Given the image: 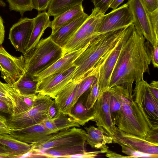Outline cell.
Masks as SVG:
<instances>
[{
  "label": "cell",
  "mask_w": 158,
  "mask_h": 158,
  "mask_svg": "<svg viewBox=\"0 0 158 158\" xmlns=\"http://www.w3.org/2000/svg\"><path fill=\"white\" fill-rule=\"evenodd\" d=\"M0 99L6 102L12 110V104L4 83L0 81Z\"/></svg>",
  "instance_id": "obj_38"
},
{
  "label": "cell",
  "mask_w": 158,
  "mask_h": 158,
  "mask_svg": "<svg viewBox=\"0 0 158 158\" xmlns=\"http://www.w3.org/2000/svg\"><path fill=\"white\" fill-rule=\"evenodd\" d=\"M41 123L53 133L72 127H80V125L68 115L60 112L53 118L47 119Z\"/></svg>",
  "instance_id": "obj_27"
},
{
  "label": "cell",
  "mask_w": 158,
  "mask_h": 158,
  "mask_svg": "<svg viewBox=\"0 0 158 158\" xmlns=\"http://www.w3.org/2000/svg\"><path fill=\"white\" fill-rule=\"evenodd\" d=\"M80 81H71L54 99L56 107L59 112L69 114L74 106L73 101Z\"/></svg>",
  "instance_id": "obj_18"
},
{
  "label": "cell",
  "mask_w": 158,
  "mask_h": 158,
  "mask_svg": "<svg viewBox=\"0 0 158 158\" xmlns=\"http://www.w3.org/2000/svg\"><path fill=\"white\" fill-rule=\"evenodd\" d=\"M12 158V157L10 156L7 155L0 154V158Z\"/></svg>",
  "instance_id": "obj_50"
},
{
  "label": "cell",
  "mask_w": 158,
  "mask_h": 158,
  "mask_svg": "<svg viewBox=\"0 0 158 158\" xmlns=\"http://www.w3.org/2000/svg\"><path fill=\"white\" fill-rule=\"evenodd\" d=\"M133 99L144 110L150 119L158 121V100L152 93L148 84L143 79L135 82Z\"/></svg>",
  "instance_id": "obj_14"
},
{
  "label": "cell",
  "mask_w": 158,
  "mask_h": 158,
  "mask_svg": "<svg viewBox=\"0 0 158 158\" xmlns=\"http://www.w3.org/2000/svg\"><path fill=\"white\" fill-rule=\"evenodd\" d=\"M89 15L85 13L72 22L59 29L56 32L50 35L52 40L62 48L76 32Z\"/></svg>",
  "instance_id": "obj_22"
},
{
  "label": "cell",
  "mask_w": 158,
  "mask_h": 158,
  "mask_svg": "<svg viewBox=\"0 0 158 158\" xmlns=\"http://www.w3.org/2000/svg\"><path fill=\"white\" fill-rule=\"evenodd\" d=\"M59 112L57 110L54 100L50 107L48 113V118L50 119L53 118Z\"/></svg>",
  "instance_id": "obj_45"
},
{
  "label": "cell",
  "mask_w": 158,
  "mask_h": 158,
  "mask_svg": "<svg viewBox=\"0 0 158 158\" xmlns=\"http://www.w3.org/2000/svg\"><path fill=\"white\" fill-rule=\"evenodd\" d=\"M38 81L34 76L23 74L16 81L10 85L18 94L26 96L33 95L37 94L36 89Z\"/></svg>",
  "instance_id": "obj_29"
},
{
  "label": "cell",
  "mask_w": 158,
  "mask_h": 158,
  "mask_svg": "<svg viewBox=\"0 0 158 158\" xmlns=\"http://www.w3.org/2000/svg\"><path fill=\"white\" fill-rule=\"evenodd\" d=\"M151 62L155 68L158 67V44L152 47L151 49Z\"/></svg>",
  "instance_id": "obj_39"
},
{
  "label": "cell",
  "mask_w": 158,
  "mask_h": 158,
  "mask_svg": "<svg viewBox=\"0 0 158 158\" xmlns=\"http://www.w3.org/2000/svg\"><path fill=\"white\" fill-rule=\"evenodd\" d=\"M109 89L110 113L114 125L125 132L145 139L152 123L133 99V90L119 85Z\"/></svg>",
  "instance_id": "obj_2"
},
{
  "label": "cell",
  "mask_w": 158,
  "mask_h": 158,
  "mask_svg": "<svg viewBox=\"0 0 158 158\" xmlns=\"http://www.w3.org/2000/svg\"><path fill=\"white\" fill-rule=\"evenodd\" d=\"M106 153V156L109 158H130L129 156H124L109 150Z\"/></svg>",
  "instance_id": "obj_47"
},
{
  "label": "cell",
  "mask_w": 158,
  "mask_h": 158,
  "mask_svg": "<svg viewBox=\"0 0 158 158\" xmlns=\"http://www.w3.org/2000/svg\"><path fill=\"white\" fill-rule=\"evenodd\" d=\"M76 69L73 65L61 72L52 74L39 80L36 92L54 99L58 94L72 81Z\"/></svg>",
  "instance_id": "obj_10"
},
{
  "label": "cell",
  "mask_w": 158,
  "mask_h": 158,
  "mask_svg": "<svg viewBox=\"0 0 158 158\" xmlns=\"http://www.w3.org/2000/svg\"><path fill=\"white\" fill-rule=\"evenodd\" d=\"M53 102L50 97L38 93L31 108L19 114L10 115L7 119L9 128L18 129L41 123L48 118L49 110Z\"/></svg>",
  "instance_id": "obj_6"
},
{
  "label": "cell",
  "mask_w": 158,
  "mask_h": 158,
  "mask_svg": "<svg viewBox=\"0 0 158 158\" xmlns=\"http://www.w3.org/2000/svg\"><path fill=\"white\" fill-rule=\"evenodd\" d=\"M103 153L104 152L101 150L88 152H86L83 154L72 156L70 158H94L100 154Z\"/></svg>",
  "instance_id": "obj_42"
},
{
  "label": "cell",
  "mask_w": 158,
  "mask_h": 158,
  "mask_svg": "<svg viewBox=\"0 0 158 158\" xmlns=\"http://www.w3.org/2000/svg\"><path fill=\"white\" fill-rule=\"evenodd\" d=\"M148 86L152 93L158 100V81H152L150 84H148Z\"/></svg>",
  "instance_id": "obj_43"
},
{
  "label": "cell",
  "mask_w": 158,
  "mask_h": 158,
  "mask_svg": "<svg viewBox=\"0 0 158 158\" xmlns=\"http://www.w3.org/2000/svg\"><path fill=\"white\" fill-rule=\"evenodd\" d=\"M49 17L47 12L44 11L39 13L34 18V26L26 49V53L37 44L45 30L48 27H50L51 21Z\"/></svg>",
  "instance_id": "obj_23"
},
{
  "label": "cell",
  "mask_w": 158,
  "mask_h": 158,
  "mask_svg": "<svg viewBox=\"0 0 158 158\" xmlns=\"http://www.w3.org/2000/svg\"><path fill=\"white\" fill-rule=\"evenodd\" d=\"M148 11L152 12L158 9V0H142Z\"/></svg>",
  "instance_id": "obj_40"
},
{
  "label": "cell",
  "mask_w": 158,
  "mask_h": 158,
  "mask_svg": "<svg viewBox=\"0 0 158 158\" xmlns=\"http://www.w3.org/2000/svg\"><path fill=\"white\" fill-rule=\"evenodd\" d=\"M82 3L77 5L54 17L50 27L52 30L51 34L56 32L61 27L72 22L85 13Z\"/></svg>",
  "instance_id": "obj_25"
},
{
  "label": "cell",
  "mask_w": 158,
  "mask_h": 158,
  "mask_svg": "<svg viewBox=\"0 0 158 158\" xmlns=\"http://www.w3.org/2000/svg\"><path fill=\"white\" fill-rule=\"evenodd\" d=\"M62 48L51 37L42 39L33 49L23 55L25 67L23 74L35 76L44 70L63 56Z\"/></svg>",
  "instance_id": "obj_4"
},
{
  "label": "cell",
  "mask_w": 158,
  "mask_h": 158,
  "mask_svg": "<svg viewBox=\"0 0 158 158\" xmlns=\"http://www.w3.org/2000/svg\"><path fill=\"white\" fill-rule=\"evenodd\" d=\"M0 143L9 149L16 158L22 157L32 150L31 144L18 140L9 134H0Z\"/></svg>",
  "instance_id": "obj_28"
},
{
  "label": "cell",
  "mask_w": 158,
  "mask_h": 158,
  "mask_svg": "<svg viewBox=\"0 0 158 158\" xmlns=\"http://www.w3.org/2000/svg\"><path fill=\"white\" fill-rule=\"evenodd\" d=\"M54 133L41 123L18 129H11L10 134L13 137L29 144L42 142Z\"/></svg>",
  "instance_id": "obj_17"
},
{
  "label": "cell",
  "mask_w": 158,
  "mask_h": 158,
  "mask_svg": "<svg viewBox=\"0 0 158 158\" xmlns=\"http://www.w3.org/2000/svg\"><path fill=\"white\" fill-rule=\"evenodd\" d=\"M135 28L133 24L127 26L117 44L102 58L97 77L100 95L109 89L110 77L120 52Z\"/></svg>",
  "instance_id": "obj_8"
},
{
  "label": "cell",
  "mask_w": 158,
  "mask_h": 158,
  "mask_svg": "<svg viewBox=\"0 0 158 158\" xmlns=\"http://www.w3.org/2000/svg\"><path fill=\"white\" fill-rule=\"evenodd\" d=\"M86 133L85 130L75 127L61 130L51 134L43 141L31 144L32 150L38 151L51 148L86 144Z\"/></svg>",
  "instance_id": "obj_9"
},
{
  "label": "cell",
  "mask_w": 158,
  "mask_h": 158,
  "mask_svg": "<svg viewBox=\"0 0 158 158\" xmlns=\"http://www.w3.org/2000/svg\"><path fill=\"white\" fill-rule=\"evenodd\" d=\"M134 17L127 3L103 15L98 30L100 34L119 30L133 24Z\"/></svg>",
  "instance_id": "obj_12"
},
{
  "label": "cell",
  "mask_w": 158,
  "mask_h": 158,
  "mask_svg": "<svg viewBox=\"0 0 158 158\" xmlns=\"http://www.w3.org/2000/svg\"><path fill=\"white\" fill-rule=\"evenodd\" d=\"M34 19H20L10 29L8 39L17 51L24 55L33 28Z\"/></svg>",
  "instance_id": "obj_15"
},
{
  "label": "cell",
  "mask_w": 158,
  "mask_h": 158,
  "mask_svg": "<svg viewBox=\"0 0 158 158\" xmlns=\"http://www.w3.org/2000/svg\"><path fill=\"white\" fill-rule=\"evenodd\" d=\"M10 130L7 123V119L4 116L0 115V134H10Z\"/></svg>",
  "instance_id": "obj_41"
},
{
  "label": "cell",
  "mask_w": 158,
  "mask_h": 158,
  "mask_svg": "<svg viewBox=\"0 0 158 158\" xmlns=\"http://www.w3.org/2000/svg\"><path fill=\"white\" fill-rule=\"evenodd\" d=\"M82 95L73 107L68 115L80 126H83L90 121L94 120L95 111L94 106L88 109L84 104Z\"/></svg>",
  "instance_id": "obj_26"
},
{
  "label": "cell",
  "mask_w": 158,
  "mask_h": 158,
  "mask_svg": "<svg viewBox=\"0 0 158 158\" xmlns=\"http://www.w3.org/2000/svg\"><path fill=\"white\" fill-rule=\"evenodd\" d=\"M145 139L149 142L158 145V123L152 124V127L148 131Z\"/></svg>",
  "instance_id": "obj_36"
},
{
  "label": "cell",
  "mask_w": 158,
  "mask_h": 158,
  "mask_svg": "<svg viewBox=\"0 0 158 158\" xmlns=\"http://www.w3.org/2000/svg\"><path fill=\"white\" fill-rule=\"evenodd\" d=\"M5 34V27L3 20L0 15V45L3 43Z\"/></svg>",
  "instance_id": "obj_46"
},
{
  "label": "cell",
  "mask_w": 158,
  "mask_h": 158,
  "mask_svg": "<svg viewBox=\"0 0 158 158\" xmlns=\"http://www.w3.org/2000/svg\"><path fill=\"white\" fill-rule=\"evenodd\" d=\"M120 146L122 148V152L130 156V158H158V155L146 153L125 146L123 145H121Z\"/></svg>",
  "instance_id": "obj_34"
},
{
  "label": "cell",
  "mask_w": 158,
  "mask_h": 158,
  "mask_svg": "<svg viewBox=\"0 0 158 158\" xmlns=\"http://www.w3.org/2000/svg\"><path fill=\"white\" fill-rule=\"evenodd\" d=\"M25 67L23 55L14 56L0 45V71L1 77L7 84L12 85L23 75Z\"/></svg>",
  "instance_id": "obj_13"
},
{
  "label": "cell",
  "mask_w": 158,
  "mask_h": 158,
  "mask_svg": "<svg viewBox=\"0 0 158 158\" xmlns=\"http://www.w3.org/2000/svg\"><path fill=\"white\" fill-rule=\"evenodd\" d=\"M0 154L7 155L12 158H16L13 153L6 147L0 143Z\"/></svg>",
  "instance_id": "obj_48"
},
{
  "label": "cell",
  "mask_w": 158,
  "mask_h": 158,
  "mask_svg": "<svg viewBox=\"0 0 158 158\" xmlns=\"http://www.w3.org/2000/svg\"><path fill=\"white\" fill-rule=\"evenodd\" d=\"M101 63V61L100 60L98 64L80 81L73 101L74 106L80 98L90 88L97 79Z\"/></svg>",
  "instance_id": "obj_30"
},
{
  "label": "cell",
  "mask_w": 158,
  "mask_h": 158,
  "mask_svg": "<svg viewBox=\"0 0 158 158\" xmlns=\"http://www.w3.org/2000/svg\"><path fill=\"white\" fill-rule=\"evenodd\" d=\"M125 28L98 34L74 61L76 67L72 80L80 81L118 42L125 32Z\"/></svg>",
  "instance_id": "obj_3"
},
{
  "label": "cell",
  "mask_w": 158,
  "mask_h": 158,
  "mask_svg": "<svg viewBox=\"0 0 158 158\" xmlns=\"http://www.w3.org/2000/svg\"><path fill=\"white\" fill-rule=\"evenodd\" d=\"M135 28L123 45L112 73L109 88L116 85L133 90V84L150 74L151 47Z\"/></svg>",
  "instance_id": "obj_1"
},
{
  "label": "cell",
  "mask_w": 158,
  "mask_h": 158,
  "mask_svg": "<svg viewBox=\"0 0 158 158\" xmlns=\"http://www.w3.org/2000/svg\"><path fill=\"white\" fill-rule=\"evenodd\" d=\"M1 0H0V2Z\"/></svg>",
  "instance_id": "obj_51"
},
{
  "label": "cell",
  "mask_w": 158,
  "mask_h": 158,
  "mask_svg": "<svg viewBox=\"0 0 158 158\" xmlns=\"http://www.w3.org/2000/svg\"><path fill=\"white\" fill-rule=\"evenodd\" d=\"M84 0H51L47 8L49 16L54 17L69 9L82 3Z\"/></svg>",
  "instance_id": "obj_31"
},
{
  "label": "cell",
  "mask_w": 158,
  "mask_h": 158,
  "mask_svg": "<svg viewBox=\"0 0 158 158\" xmlns=\"http://www.w3.org/2000/svg\"><path fill=\"white\" fill-rule=\"evenodd\" d=\"M103 15L97 10L92 9L91 14L62 48L63 56L82 48L98 34V30Z\"/></svg>",
  "instance_id": "obj_7"
},
{
  "label": "cell",
  "mask_w": 158,
  "mask_h": 158,
  "mask_svg": "<svg viewBox=\"0 0 158 158\" xmlns=\"http://www.w3.org/2000/svg\"><path fill=\"white\" fill-rule=\"evenodd\" d=\"M112 142L125 146L140 152L158 155V145L149 142L140 136L125 132L116 127L112 137Z\"/></svg>",
  "instance_id": "obj_16"
},
{
  "label": "cell",
  "mask_w": 158,
  "mask_h": 158,
  "mask_svg": "<svg viewBox=\"0 0 158 158\" xmlns=\"http://www.w3.org/2000/svg\"><path fill=\"white\" fill-rule=\"evenodd\" d=\"M86 144H82L61 148H51L38 151L32 150L29 157L38 156L48 158H70L73 155L84 154L86 152Z\"/></svg>",
  "instance_id": "obj_20"
},
{
  "label": "cell",
  "mask_w": 158,
  "mask_h": 158,
  "mask_svg": "<svg viewBox=\"0 0 158 158\" xmlns=\"http://www.w3.org/2000/svg\"><path fill=\"white\" fill-rule=\"evenodd\" d=\"M10 10L20 13L23 16L24 12L34 9L32 0H7Z\"/></svg>",
  "instance_id": "obj_33"
},
{
  "label": "cell",
  "mask_w": 158,
  "mask_h": 158,
  "mask_svg": "<svg viewBox=\"0 0 158 158\" xmlns=\"http://www.w3.org/2000/svg\"><path fill=\"white\" fill-rule=\"evenodd\" d=\"M90 42L82 48L66 54L50 67L34 76L39 81L48 76L61 72L69 68L87 47Z\"/></svg>",
  "instance_id": "obj_19"
},
{
  "label": "cell",
  "mask_w": 158,
  "mask_h": 158,
  "mask_svg": "<svg viewBox=\"0 0 158 158\" xmlns=\"http://www.w3.org/2000/svg\"><path fill=\"white\" fill-rule=\"evenodd\" d=\"M136 29L153 46L158 44V9L148 12L142 0H128Z\"/></svg>",
  "instance_id": "obj_5"
},
{
  "label": "cell",
  "mask_w": 158,
  "mask_h": 158,
  "mask_svg": "<svg viewBox=\"0 0 158 158\" xmlns=\"http://www.w3.org/2000/svg\"><path fill=\"white\" fill-rule=\"evenodd\" d=\"M110 96V91L108 89L99 96L94 106L96 114L94 121L98 128L106 135L112 137L115 132L116 126L111 116Z\"/></svg>",
  "instance_id": "obj_11"
},
{
  "label": "cell",
  "mask_w": 158,
  "mask_h": 158,
  "mask_svg": "<svg viewBox=\"0 0 158 158\" xmlns=\"http://www.w3.org/2000/svg\"><path fill=\"white\" fill-rule=\"evenodd\" d=\"M85 128L86 132V143L92 148L99 149L106 153L109 148L106 145L112 143V137L106 135L102 131L94 126H90Z\"/></svg>",
  "instance_id": "obj_24"
},
{
  "label": "cell",
  "mask_w": 158,
  "mask_h": 158,
  "mask_svg": "<svg viewBox=\"0 0 158 158\" xmlns=\"http://www.w3.org/2000/svg\"><path fill=\"white\" fill-rule=\"evenodd\" d=\"M114 0H92L94 5V9L104 15L110 8V6Z\"/></svg>",
  "instance_id": "obj_35"
},
{
  "label": "cell",
  "mask_w": 158,
  "mask_h": 158,
  "mask_svg": "<svg viewBox=\"0 0 158 158\" xmlns=\"http://www.w3.org/2000/svg\"><path fill=\"white\" fill-rule=\"evenodd\" d=\"M0 112L12 115V110L8 104L4 101L0 99Z\"/></svg>",
  "instance_id": "obj_44"
},
{
  "label": "cell",
  "mask_w": 158,
  "mask_h": 158,
  "mask_svg": "<svg viewBox=\"0 0 158 158\" xmlns=\"http://www.w3.org/2000/svg\"><path fill=\"white\" fill-rule=\"evenodd\" d=\"M124 0H114L110 6L113 10L116 9Z\"/></svg>",
  "instance_id": "obj_49"
},
{
  "label": "cell",
  "mask_w": 158,
  "mask_h": 158,
  "mask_svg": "<svg viewBox=\"0 0 158 158\" xmlns=\"http://www.w3.org/2000/svg\"><path fill=\"white\" fill-rule=\"evenodd\" d=\"M12 104V115H14L25 112L33 106L36 94L23 95L18 94L11 87L10 85L4 83Z\"/></svg>",
  "instance_id": "obj_21"
},
{
  "label": "cell",
  "mask_w": 158,
  "mask_h": 158,
  "mask_svg": "<svg viewBox=\"0 0 158 158\" xmlns=\"http://www.w3.org/2000/svg\"><path fill=\"white\" fill-rule=\"evenodd\" d=\"M51 0H32L34 9L38 11L47 9Z\"/></svg>",
  "instance_id": "obj_37"
},
{
  "label": "cell",
  "mask_w": 158,
  "mask_h": 158,
  "mask_svg": "<svg viewBox=\"0 0 158 158\" xmlns=\"http://www.w3.org/2000/svg\"><path fill=\"white\" fill-rule=\"evenodd\" d=\"M83 95L85 106L89 110L93 108L100 95L97 78L90 88Z\"/></svg>",
  "instance_id": "obj_32"
}]
</instances>
